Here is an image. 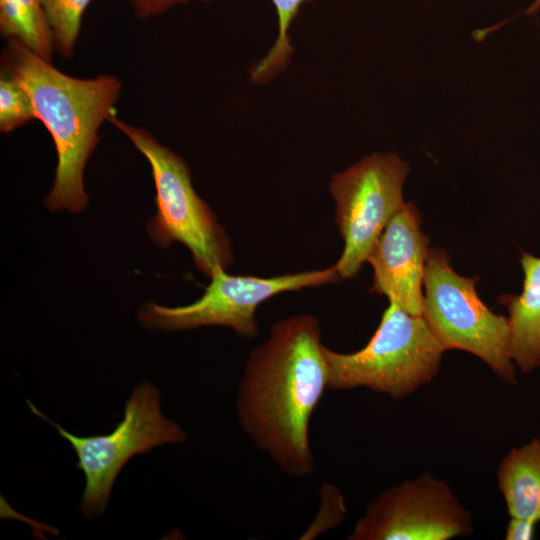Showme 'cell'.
<instances>
[{
  "instance_id": "3",
  "label": "cell",
  "mask_w": 540,
  "mask_h": 540,
  "mask_svg": "<svg viewBox=\"0 0 540 540\" xmlns=\"http://www.w3.org/2000/svg\"><path fill=\"white\" fill-rule=\"evenodd\" d=\"M444 352L422 315L410 314L389 301L362 349L339 353L324 347L328 389L365 387L402 400L433 380Z\"/></svg>"
},
{
  "instance_id": "8",
  "label": "cell",
  "mask_w": 540,
  "mask_h": 540,
  "mask_svg": "<svg viewBox=\"0 0 540 540\" xmlns=\"http://www.w3.org/2000/svg\"><path fill=\"white\" fill-rule=\"evenodd\" d=\"M338 278L334 265L268 278L231 275L218 267L204 294L195 302L179 307L147 302L139 311L138 320L146 327L166 331L224 326L251 340L259 333L255 313L261 303L283 292L321 286Z\"/></svg>"
},
{
  "instance_id": "1",
  "label": "cell",
  "mask_w": 540,
  "mask_h": 540,
  "mask_svg": "<svg viewBox=\"0 0 540 540\" xmlns=\"http://www.w3.org/2000/svg\"><path fill=\"white\" fill-rule=\"evenodd\" d=\"M320 324L311 315L276 322L255 347L238 385L237 416L250 440L293 477L313 472L311 417L328 389Z\"/></svg>"
},
{
  "instance_id": "2",
  "label": "cell",
  "mask_w": 540,
  "mask_h": 540,
  "mask_svg": "<svg viewBox=\"0 0 540 540\" xmlns=\"http://www.w3.org/2000/svg\"><path fill=\"white\" fill-rule=\"evenodd\" d=\"M9 41L2 71L27 90L36 118L45 125L56 147L55 180L44 204L51 211L79 213L88 202L83 183L85 165L99 142L100 126L115 113L121 84L110 75L93 79L66 75L20 42Z\"/></svg>"
},
{
  "instance_id": "13",
  "label": "cell",
  "mask_w": 540,
  "mask_h": 540,
  "mask_svg": "<svg viewBox=\"0 0 540 540\" xmlns=\"http://www.w3.org/2000/svg\"><path fill=\"white\" fill-rule=\"evenodd\" d=\"M0 31L51 62L55 44L42 0H0Z\"/></svg>"
},
{
  "instance_id": "5",
  "label": "cell",
  "mask_w": 540,
  "mask_h": 540,
  "mask_svg": "<svg viewBox=\"0 0 540 540\" xmlns=\"http://www.w3.org/2000/svg\"><path fill=\"white\" fill-rule=\"evenodd\" d=\"M27 404L34 415L53 426L75 451L77 468L85 479L80 510L88 519L104 513L113 484L130 458L187 439L181 426L161 413L160 391L148 381L134 388L125 403L123 419L112 432L103 435L77 436L49 419L30 400Z\"/></svg>"
},
{
  "instance_id": "18",
  "label": "cell",
  "mask_w": 540,
  "mask_h": 540,
  "mask_svg": "<svg viewBox=\"0 0 540 540\" xmlns=\"http://www.w3.org/2000/svg\"><path fill=\"white\" fill-rule=\"evenodd\" d=\"M537 524L531 520L510 517L504 538L506 540H532L535 538Z\"/></svg>"
},
{
  "instance_id": "15",
  "label": "cell",
  "mask_w": 540,
  "mask_h": 540,
  "mask_svg": "<svg viewBox=\"0 0 540 540\" xmlns=\"http://www.w3.org/2000/svg\"><path fill=\"white\" fill-rule=\"evenodd\" d=\"M92 0H42L54 38L55 49L69 58L81 28L82 16Z\"/></svg>"
},
{
  "instance_id": "16",
  "label": "cell",
  "mask_w": 540,
  "mask_h": 540,
  "mask_svg": "<svg viewBox=\"0 0 540 540\" xmlns=\"http://www.w3.org/2000/svg\"><path fill=\"white\" fill-rule=\"evenodd\" d=\"M36 118L30 95L13 76L2 71L0 78V130L9 133Z\"/></svg>"
},
{
  "instance_id": "11",
  "label": "cell",
  "mask_w": 540,
  "mask_h": 540,
  "mask_svg": "<svg viewBox=\"0 0 540 540\" xmlns=\"http://www.w3.org/2000/svg\"><path fill=\"white\" fill-rule=\"evenodd\" d=\"M520 262L522 292L503 294L498 303L509 314V356L523 373H529L540 368V257L522 253Z\"/></svg>"
},
{
  "instance_id": "12",
  "label": "cell",
  "mask_w": 540,
  "mask_h": 540,
  "mask_svg": "<svg viewBox=\"0 0 540 540\" xmlns=\"http://www.w3.org/2000/svg\"><path fill=\"white\" fill-rule=\"evenodd\" d=\"M498 488L510 517L540 522V439L512 448L497 471Z\"/></svg>"
},
{
  "instance_id": "19",
  "label": "cell",
  "mask_w": 540,
  "mask_h": 540,
  "mask_svg": "<svg viewBox=\"0 0 540 540\" xmlns=\"http://www.w3.org/2000/svg\"><path fill=\"white\" fill-rule=\"evenodd\" d=\"M540 9V0H534L530 7L525 11V14L531 15L537 13Z\"/></svg>"
},
{
  "instance_id": "14",
  "label": "cell",
  "mask_w": 540,
  "mask_h": 540,
  "mask_svg": "<svg viewBox=\"0 0 540 540\" xmlns=\"http://www.w3.org/2000/svg\"><path fill=\"white\" fill-rule=\"evenodd\" d=\"M311 0H272L278 17V35L268 54L251 69V79L263 83L282 71L288 64L293 47L290 45L288 29L300 7Z\"/></svg>"
},
{
  "instance_id": "9",
  "label": "cell",
  "mask_w": 540,
  "mask_h": 540,
  "mask_svg": "<svg viewBox=\"0 0 540 540\" xmlns=\"http://www.w3.org/2000/svg\"><path fill=\"white\" fill-rule=\"evenodd\" d=\"M473 532L472 513L443 480L425 472L371 502L350 540H449Z\"/></svg>"
},
{
  "instance_id": "6",
  "label": "cell",
  "mask_w": 540,
  "mask_h": 540,
  "mask_svg": "<svg viewBox=\"0 0 540 540\" xmlns=\"http://www.w3.org/2000/svg\"><path fill=\"white\" fill-rule=\"evenodd\" d=\"M477 277L457 274L448 253L430 248L424 275L422 316L445 351L463 350L483 360L502 381L515 385V364L508 353V318L479 298Z\"/></svg>"
},
{
  "instance_id": "7",
  "label": "cell",
  "mask_w": 540,
  "mask_h": 540,
  "mask_svg": "<svg viewBox=\"0 0 540 540\" xmlns=\"http://www.w3.org/2000/svg\"><path fill=\"white\" fill-rule=\"evenodd\" d=\"M409 166L394 152L373 153L333 175L330 191L344 249L334 264L339 278L353 279L390 219L404 206Z\"/></svg>"
},
{
  "instance_id": "17",
  "label": "cell",
  "mask_w": 540,
  "mask_h": 540,
  "mask_svg": "<svg viewBox=\"0 0 540 540\" xmlns=\"http://www.w3.org/2000/svg\"><path fill=\"white\" fill-rule=\"evenodd\" d=\"M137 14L140 18H146L151 16H157L170 7L186 3L190 0H129ZM199 1H210V0H199Z\"/></svg>"
},
{
  "instance_id": "10",
  "label": "cell",
  "mask_w": 540,
  "mask_h": 540,
  "mask_svg": "<svg viewBox=\"0 0 540 540\" xmlns=\"http://www.w3.org/2000/svg\"><path fill=\"white\" fill-rule=\"evenodd\" d=\"M429 250L420 212L407 202L390 219L367 258L373 269L370 291L386 296L410 314L422 315Z\"/></svg>"
},
{
  "instance_id": "4",
  "label": "cell",
  "mask_w": 540,
  "mask_h": 540,
  "mask_svg": "<svg viewBox=\"0 0 540 540\" xmlns=\"http://www.w3.org/2000/svg\"><path fill=\"white\" fill-rule=\"evenodd\" d=\"M148 160L156 189V213L147 223L150 238L167 248L180 242L208 278L233 261L229 237L210 207L197 195L184 160L161 145L148 131L131 126L113 113L108 120Z\"/></svg>"
}]
</instances>
